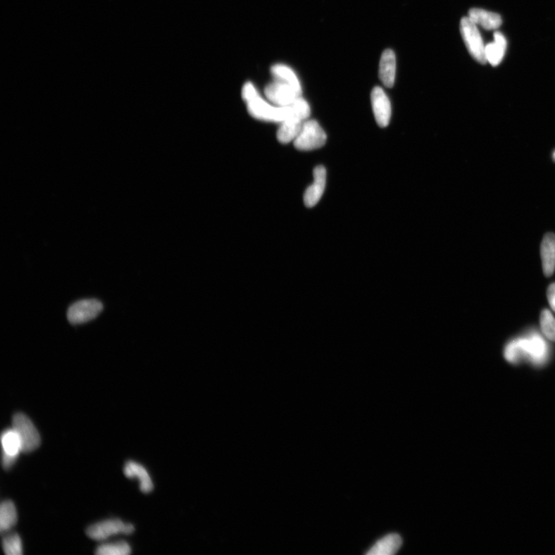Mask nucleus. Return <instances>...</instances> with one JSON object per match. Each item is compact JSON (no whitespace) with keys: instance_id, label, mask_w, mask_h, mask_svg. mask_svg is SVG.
Listing matches in <instances>:
<instances>
[{"instance_id":"16","label":"nucleus","mask_w":555,"mask_h":555,"mask_svg":"<svg viewBox=\"0 0 555 555\" xmlns=\"http://www.w3.org/2000/svg\"><path fill=\"white\" fill-rule=\"evenodd\" d=\"M402 538L397 534H390L381 538L367 552L368 555H393L402 545Z\"/></svg>"},{"instance_id":"21","label":"nucleus","mask_w":555,"mask_h":555,"mask_svg":"<svg viewBox=\"0 0 555 555\" xmlns=\"http://www.w3.org/2000/svg\"><path fill=\"white\" fill-rule=\"evenodd\" d=\"M97 555H128L132 553V548L125 542L103 544L97 547Z\"/></svg>"},{"instance_id":"10","label":"nucleus","mask_w":555,"mask_h":555,"mask_svg":"<svg viewBox=\"0 0 555 555\" xmlns=\"http://www.w3.org/2000/svg\"><path fill=\"white\" fill-rule=\"evenodd\" d=\"M313 183L308 187L304 194V203L307 208L317 205L323 197L326 184V170L323 166H318L313 171Z\"/></svg>"},{"instance_id":"18","label":"nucleus","mask_w":555,"mask_h":555,"mask_svg":"<svg viewBox=\"0 0 555 555\" xmlns=\"http://www.w3.org/2000/svg\"><path fill=\"white\" fill-rule=\"evenodd\" d=\"M1 443L2 455L18 459L20 452H22V445L18 432L13 428L7 429L3 432Z\"/></svg>"},{"instance_id":"8","label":"nucleus","mask_w":555,"mask_h":555,"mask_svg":"<svg viewBox=\"0 0 555 555\" xmlns=\"http://www.w3.org/2000/svg\"><path fill=\"white\" fill-rule=\"evenodd\" d=\"M265 94L269 102L280 107H285L301 96V92L284 81L275 79L267 85Z\"/></svg>"},{"instance_id":"6","label":"nucleus","mask_w":555,"mask_h":555,"mask_svg":"<svg viewBox=\"0 0 555 555\" xmlns=\"http://www.w3.org/2000/svg\"><path fill=\"white\" fill-rule=\"evenodd\" d=\"M134 532L133 525L125 523L120 519H108L98 522L89 526L86 530L88 537L96 541L106 540L111 536L120 534L130 535Z\"/></svg>"},{"instance_id":"1","label":"nucleus","mask_w":555,"mask_h":555,"mask_svg":"<svg viewBox=\"0 0 555 555\" xmlns=\"http://www.w3.org/2000/svg\"><path fill=\"white\" fill-rule=\"evenodd\" d=\"M242 95L250 116L259 120L280 124L285 120L296 118L306 121L311 113L309 104L303 97H298L289 106L280 107L264 100L251 83L244 85Z\"/></svg>"},{"instance_id":"3","label":"nucleus","mask_w":555,"mask_h":555,"mask_svg":"<svg viewBox=\"0 0 555 555\" xmlns=\"http://www.w3.org/2000/svg\"><path fill=\"white\" fill-rule=\"evenodd\" d=\"M326 136L323 129L313 120H307L301 127L294 146L301 151H310L321 149L325 144Z\"/></svg>"},{"instance_id":"24","label":"nucleus","mask_w":555,"mask_h":555,"mask_svg":"<svg viewBox=\"0 0 555 555\" xmlns=\"http://www.w3.org/2000/svg\"><path fill=\"white\" fill-rule=\"evenodd\" d=\"M547 296H548L549 304L555 313V283L550 285L548 292H547Z\"/></svg>"},{"instance_id":"23","label":"nucleus","mask_w":555,"mask_h":555,"mask_svg":"<svg viewBox=\"0 0 555 555\" xmlns=\"http://www.w3.org/2000/svg\"><path fill=\"white\" fill-rule=\"evenodd\" d=\"M540 325L547 339L555 342V319L548 309H544L540 316Z\"/></svg>"},{"instance_id":"13","label":"nucleus","mask_w":555,"mask_h":555,"mask_svg":"<svg viewBox=\"0 0 555 555\" xmlns=\"http://www.w3.org/2000/svg\"><path fill=\"white\" fill-rule=\"evenodd\" d=\"M468 18L476 24L487 30L499 29L502 24L501 15L478 8H473L468 13Z\"/></svg>"},{"instance_id":"4","label":"nucleus","mask_w":555,"mask_h":555,"mask_svg":"<svg viewBox=\"0 0 555 555\" xmlns=\"http://www.w3.org/2000/svg\"><path fill=\"white\" fill-rule=\"evenodd\" d=\"M13 427L20 439L23 453H30L37 450L42 439L35 424L28 416L22 413L14 414Z\"/></svg>"},{"instance_id":"2","label":"nucleus","mask_w":555,"mask_h":555,"mask_svg":"<svg viewBox=\"0 0 555 555\" xmlns=\"http://www.w3.org/2000/svg\"><path fill=\"white\" fill-rule=\"evenodd\" d=\"M547 354V345L537 334L511 342L505 349L506 360L516 363L520 358L527 357L535 363H542Z\"/></svg>"},{"instance_id":"20","label":"nucleus","mask_w":555,"mask_h":555,"mask_svg":"<svg viewBox=\"0 0 555 555\" xmlns=\"http://www.w3.org/2000/svg\"><path fill=\"white\" fill-rule=\"evenodd\" d=\"M275 79L284 81L301 92V87L296 73L284 64H276L271 69Z\"/></svg>"},{"instance_id":"19","label":"nucleus","mask_w":555,"mask_h":555,"mask_svg":"<svg viewBox=\"0 0 555 555\" xmlns=\"http://www.w3.org/2000/svg\"><path fill=\"white\" fill-rule=\"evenodd\" d=\"M18 516L14 503L6 500L0 506V530L6 532L18 523Z\"/></svg>"},{"instance_id":"7","label":"nucleus","mask_w":555,"mask_h":555,"mask_svg":"<svg viewBox=\"0 0 555 555\" xmlns=\"http://www.w3.org/2000/svg\"><path fill=\"white\" fill-rule=\"evenodd\" d=\"M103 308V304L99 300L94 299L80 300L69 307L68 320L73 325L86 323L99 316Z\"/></svg>"},{"instance_id":"17","label":"nucleus","mask_w":555,"mask_h":555,"mask_svg":"<svg viewBox=\"0 0 555 555\" xmlns=\"http://www.w3.org/2000/svg\"><path fill=\"white\" fill-rule=\"evenodd\" d=\"M304 122L296 118H290L281 122L277 132L278 140L282 144L295 141Z\"/></svg>"},{"instance_id":"5","label":"nucleus","mask_w":555,"mask_h":555,"mask_svg":"<svg viewBox=\"0 0 555 555\" xmlns=\"http://www.w3.org/2000/svg\"><path fill=\"white\" fill-rule=\"evenodd\" d=\"M461 34L465 45L473 58L481 64L487 63L485 47L478 25L469 18H463L460 24Z\"/></svg>"},{"instance_id":"22","label":"nucleus","mask_w":555,"mask_h":555,"mask_svg":"<svg viewBox=\"0 0 555 555\" xmlns=\"http://www.w3.org/2000/svg\"><path fill=\"white\" fill-rule=\"evenodd\" d=\"M3 549L7 555H22L23 544L18 534L12 533L4 537Z\"/></svg>"},{"instance_id":"15","label":"nucleus","mask_w":555,"mask_h":555,"mask_svg":"<svg viewBox=\"0 0 555 555\" xmlns=\"http://www.w3.org/2000/svg\"><path fill=\"white\" fill-rule=\"evenodd\" d=\"M494 42L486 45L485 54L487 61L493 67L499 66L501 63L507 48V40L501 32L496 31L494 35Z\"/></svg>"},{"instance_id":"25","label":"nucleus","mask_w":555,"mask_h":555,"mask_svg":"<svg viewBox=\"0 0 555 555\" xmlns=\"http://www.w3.org/2000/svg\"><path fill=\"white\" fill-rule=\"evenodd\" d=\"M553 160L555 161V151H554V152L553 153Z\"/></svg>"},{"instance_id":"12","label":"nucleus","mask_w":555,"mask_h":555,"mask_svg":"<svg viewBox=\"0 0 555 555\" xmlns=\"http://www.w3.org/2000/svg\"><path fill=\"white\" fill-rule=\"evenodd\" d=\"M542 268L546 277H551L555 270V235L546 234L541 244Z\"/></svg>"},{"instance_id":"11","label":"nucleus","mask_w":555,"mask_h":555,"mask_svg":"<svg viewBox=\"0 0 555 555\" xmlns=\"http://www.w3.org/2000/svg\"><path fill=\"white\" fill-rule=\"evenodd\" d=\"M397 70L396 56L393 51H383L379 66V77L381 82L387 87H393Z\"/></svg>"},{"instance_id":"9","label":"nucleus","mask_w":555,"mask_h":555,"mask_svg":"<svg viewBox=\"0 0 555 555\" xmlns=\"http://www.w3.org/2000/svg\"><path fill=\"white\" fill-rule=\"evenodd\" d=\"M371 103L374 117L378 125L381 127H387L391 118V104L385 92L381 87L373 88L371 93Z\"/></svg>"},{"instance_id":"14","label":"nucleus","mask_w":555,"mask_h":555,"mask_svg":"<svg viewBox=\"0 0 555 555\" xmlns=\"http://www.w3.org/2000/svg\"><path fill=\"white\" fill-rule=\"evenodd\" d=\"M124 473L128 478H138L143 493L148 494L152 491L154 488L152 480L149 472L142 464L132 461H127L125 463Z\"/></svg>"}]
</instances>
